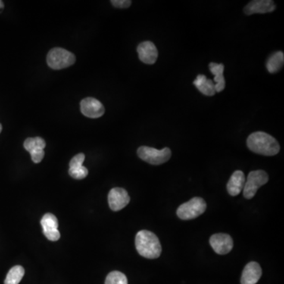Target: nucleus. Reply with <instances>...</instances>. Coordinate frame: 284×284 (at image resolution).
Segmentation results:
<instances>
[{
    "label": "nucleus",
    "instance_id": "f257e3e1",
    "mask_svg": "<svg viewBox=\"0 0 284 284\" xmlns=\"http://www.w3.org/2000/svg\"><path fill=\"white\" fill-rule=\"evenodd\" d=\"M247 146L255 154L268 157L276 155L280 149L278 141L262 131H257L248 137Z\"/></svg>",
    "mask_w": 284,
    "mask_h": 284
},
{
    "label": "nucleus",
    "instance_id": "f03ea898",
    "mask_svg": "<svg viewBox=\"0 0 284 284\" xmlns=\"http://www.w3.org/2000/svg\"><path fill=\"white\" fill-rule=\"evenodd\" d=\"M135 247L138 254L148 259H156L162 252L161 244L157 235L149 231L138 232L135 238Z\"/></svg>",
    "mask_w": 284,
    "mask_h": 284
},
{
    "label": "nucleus",
    "instance_id": "7ed1b4c3",
    "mask_svg": "<svg viewBox=\"0 0 284 284\" xmlns=\"http://www.w3.org/2000/svg\"><path fill=\"white\" fill-rule=\"evenodd\" d=\"M76 61L74 54L61 48H54L48 52L47 63L54 70H61L70 67Z\"/></svg>",
    "mask_w": 284,
    "mask_h": 284
},
{
    "label": "nucleus",
    "instance_id": "20e7f679",
    "mask_svg": "<svg viewBox=\"0 0 284 284\" xmlns=\"http://www.w3.org/2000/svg\"><path fill=\"white\" fill-rule=\"evenodd\" d=\"M207 204L201 198H194L188 202L181 204L177 210V216L182 220H191L198 218L205 212Z\"/></svg>",
    "mask_w": 284,
    "mask_h": 284
},
{
    "label": "nucleus",
    "instance_id": "39448f33",
    "mask_svg": "<svg viewBox=\"0 0 284 284\" xmlns=\"http://www.w3.org/2000/svg\"><path fill=\"white\" fill-rule=\"evenodd\" d=\"M138 155L141 160L153 165H160L166 163L172 157V151L169 148L156 149L148 146H141L138 149Z\"/></svg>",
    "mask_w": 284,
    "mask_h": 284
},
{
    "label": "nucleus",
    "instance_id": "423d86ee",
    "mask_svg": "<svg viewBox=\"0 0 284 284\" xmlns=\"http://www.w3.org/2000/svg\"><path fill=\"white\" fill-rule=\"evenodd\" d=\"M269 182V175L263 170L250 172L243 188V195L247 199H251L257 194V190Z\"/></svg>",
    "mask_w": 284,
    "mask_h": 284
},
{
    "label": "nucleus",
    "instance_id": "0eeeda50",
    "mask_svg": "<svg viewBox=\"0 0 284 284\" xmlns=\"http://www.w3.org/2000/svg\"><path fill=\"white\" fill-rule=\"evenodd\" d=\"M46 142L40 137L36 138H29L25 141L24 148L29 152L32 161L35 163H39L42 161L45 157V149Z\"/></svg>",
    "mask_w": 284,
    "mask_h": 284
},
{
    "label": "nucleus",
    "instance_id": "6e6552de",
    "mask_svg": "<svg viewBox=\"0 0 284 284\" xmlns=\"http://www.w3.org/2000/svg\"><path fill=\"white\" fill-rule=\"evenodd\" d=\"M130 201L127 191L123 188L116 187L111 190L108 194V204L112 211L123 210Z\"/></svg>",
    "mask_w": 284,
    "mask_h": 284
},
{
    "label": "nucleus",
    "instance_id": "1a4fd4ad",
    "mask_svg": "<svg viewBox=\"0 0 284 284\" xmlns=\"http://www.w3.org/2000/svg\"><path fill=\"white\" fill-rule=\"evenodd\" d=\"M210 245L216 254H228L233 248V240L228 234H215L210 238Z\"/></svg>",
    "mask_w": 284,
    "mask_h": 284
},
{
    "label": "nucleus",
    "instance_id": "9d476101",
    "mask_svg": "<svg viewBox=\"0 0 284 284\" xmlns=\"http://www.w3.org/2000/svg\"><path fill=\"white\" fill-rule=\"evenodd\" d=\"M41 223L44 235L48 240L55 242L60 239V233L59 232V223L56 216L51 213H47L43 216Z\"/></svg>",
    "mask_w": 284,
    "mask_h": 284
},
{
    "label": "nucleus",
    "instance_id": "9b49d317",
    "mask_svg": "<svg viewBox=\"0 0 284 284\" xmlns=\"http://www.w3.org/2000/svg\"><path fill=\"white\" fill-rule=\"evenodd\" d=\"M81 111L84 116L92 119L101 117L105 112L103 104L98 100L88 97L81 102Z\"/></svg>",
    "mask_w": 284,
    "mask_h": 284
},
{
    "label": "nucleus",
    "instance_id": "f8f14e48",
    "mask_svg": "<svg viewBox=\"0 0 284 284\" xmlns=\"http://www.w3.org/2000/svg\"><path fill=\"white\" fill-rule=\"evenodd\" d=\"M140 60L146 64H154L158 58L157 47L151 41H145L138 45L137 49Z\"/></svg>",
    "mask_w": 284,
    "mask_h": 284
},
{
    "label": "nucleus",
    "instance_id": "ddd939ff",
    "mask_svg": "<svg viewBox=\"0 0 284 284\" xmlns=\"http://www.w3.org/2000/svg\"><path fill=\"white\" fill-rule=\"evenodd\" d=\"M276 5L272 0H254L249 3L245 8L244 12L247 15L254 14H266L274 11Z\"/></svg>",
    "mask_w": 284,
    "mask_h": 284
},
{
    "label": "nucleus",
    "instance_id": "4468645a",
    "mask_svg": "<svg viewBox=\"0 0 284 284\" xmlns=\"http://www.w3.org/2000/svg\"><path fill=\"white\" fill-rule=\"evenodd\" d=\"M85 159V157L83 154H79L73 157L70 160L69 175L73 179L81 180V179H85L88 176L89 171L83 166Z\"/></svg>",
    "mask_w": 284,
    "mask_h": 284
},
{
    "label": "nucleus",
    "instance_id": "2eb2a0df",
    "mask_svg": "<svg viewBox=\"0 0 284 284\" xmlns=\"http://www.w3.org/2000/svg\"><path fill=\"white\" fill-rule=\"evenodd\" d=\"M262 276L260 264L257 262H250L244 268L241 278V284H256Z\"/></svg>",
    "mask_w": 284,
    "mask_h": 284
},
{
    "label": "nucleus",
    "instance_id": "dca6fc26",
    "mask_svg": "<svg viewBox=\"0 0 284 284\" xmlns=\"http://www.w3.org/2000/svg\"><path fill=\"white\" fill-rule=\"evenodd\" d=\"M245 177L242 171H236L234 172L232 177L228 181L226 185L228 194L231 196L238 195L240 193L243 191L244 185H245Z\"/></svg>",
    "mask_w": 284,
    "mask_h": 284
},
{
    "label": "nucleus",
    "instance_id": "f3484780",
    "mask_svg": "<svg viewBox=\"0 0 284 284\" xmlns=\"http://www.w3.org/2000/svg\"><path fill=\"white\" fill-rule=\"evenodd\" d=\"M194 85L204 95L212 97L216 93L214 82L211 79H207L204 75H198L197 79L194 80Z\"/></svg>",
    "mask_w": 284,
    "mask_h": 284
},
{
    "label": "nucleus",
    "instance_id": "a211bd4d",
    "mask_svg": "<svg viewBox=\"0 0 284 284\" xmlns=\"http://www.w3.org/2000/svg\"><path fill=\"white\" fill-rule=\"evenodd\" d=\"M210 70L215 76L214 82H216V84H215L216 92H222L225 89V85H226L224 77H223L224 66L221 63L218 64V63H211L210 64Z\"/></svg>",
    "mask_w": 284,
    "mask_h": 284
},
{
    "label": "nucleus",
    "instance_id": "6ab92c4d",
    "mask_svg": "<svg viewBox=\"0 0 284 284\" xmlns=\"http://www.w3.org/2000/svg\"><path fill=\"white\" fill-rule=\"evenodd\" d=\"M284 63V54L282 51H277V52L272 54L267 61L268 71L271 73H277L279 70L282 69Z\"/></svg>",
    "mask_w": 284,
    "mask_h": 284
},
{
    "label": "nucleus",
    "instance_id": "aec40b11",
    "mask_svg": "<svg viewBox=\"0 0 284 284\" xmlns=\"http://www.w3.org/2000/svg\"><path fill=\"white\" fill-rule=\"evenodd\" d=\"M25 275V269L23 266H16L9 271L4 284H18Z\"/></svg>",
    "mask_w": 284,
    "mask_h": 284
},
{
    "label": "nucleus",
    "instance_id": "412c9836",
    "mask_svg": "<svg viewBox=\"0 0 284 284\" xmlns=\"http://www.w3.org/2000/svg\"><path fill=\"white\" fill-rule=\"evenodd\" d=\"M105 284H128L127 278L119 271H113L107 275Z\"/></svg>",
    "mask_w": 284,
    "mask_h": 284
},
{
    "label": "nucleus",
    "instance_id": "4be33fe9",
    "mask_svg": "<svg viewBox=\"0 0 284 284\" xmlns=\"http://www.w3.org/2000/svg\"><path fill=\"white\" fill-rule=\"evenodd\" d=\"M111 3L114 7L123 9L128 8L132 4V2L129 0H112Z\"/></svg>",
    "mask_w": 284,
    "mask_h": 284
},
{
    "label": "nucleus",
    "instance_id": "5701e85b",
    "mask_svg": "<svg viewBox=\"0 0 284 284\" xmlns=\"http://www.w3.org/2000/svg\"><path fill=\"white\" fill-rule=\"evenodd\" d=\"M4 8V4L3 1H0V13L2 12Z\"/></svg>",
    "mask_w": 284,
    "mask_h": 284
},
{
    "label": "nucleus",
    "instance_id": "b1692460",
    "mask_svg": "<svg viewBox=\"0 0 284 284\" xmlns=\"http://www.w3.org/2000/svg\"><path fill=\"white\" fill-rule=\"evenodd\" d=\"M2 129H3L2 125L0 124V133L2 132Z\"/></svg>",
    "mask_w": 284,
    "mask_h": 284
}]
</instances>
